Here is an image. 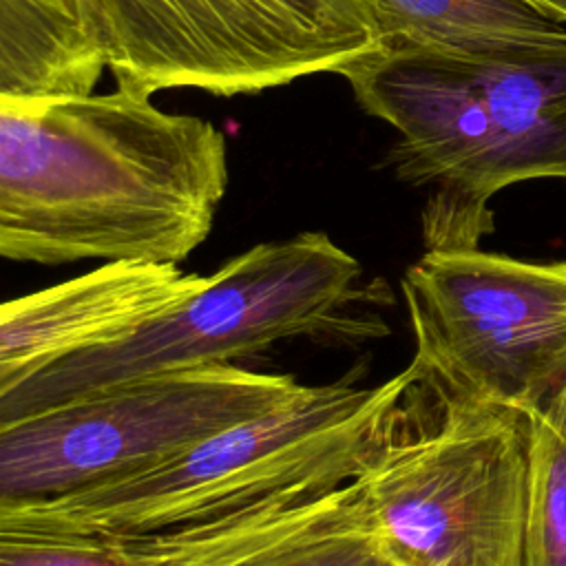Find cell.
Here are the masks:
<instances>
[{"label": "cell", "instance_id": "5bb4252c", "mask_svg": "<svg viewBox=\"0 0 566 566\" xmlns=\"http://www.w3.org/2000/svg\"><path fill=\"white\" fill-rule=\"evenodd\" d=\"M0 566H113V551L106 535L0 531Z\"/></svg>", "mask_w": 566, "mask_h": 566}, {"label": "cell", "instance_id": "52a82bcc", "mask_svg": "<svg viewBox=\"0 0 566 566\" xmlns=\"http://www.w3.org/2000/svg\"><path fill=\"white\" fill-rule=\"evenodd\" d=\"M400 285L413 363L449 396L528 411L566 360V261L436 248Z\"/></svg>", "mask_w": 566, "mask_h": 566}, {"label": "cell", "instance_id": "277c9868", "mask_svg": "<svg viewBox=\"0 0 566 566\" xmlns=\"http://www.w3.org/2000/svg\"><path fill=\"white\" fill-rule=\"evenodd\" d=\"M416 365V363H413ZM531 416L416 378L358 475L396 566H524Z\"/></svg>", "mask_w": 566, "mask_h": 566}, {"label": "cell", "instance_id": "8fae6325", "mask_svg": "<svg viewBox=\"0 0 566 566\" xmlns=\"http://www.w3.org/2000/svg\"><path fill=\"white\" fill-rule=\"evenodd\" d=\"M389 42L475 57H515L566 46V24L526 0H376Z\"/></svg>", "mask_w": 566, "mask_h": 566}, {"label": "cell", "instance_id": "30bf717a", "mask_svg": "<svg viewBox=\"0 0 566 566\" xmlns=\"http://www.w3.org/2000/svg\"><path fill=\"white\" fill-rule=\"evenodd\" d=\"M104 69L82 0H0V97L88 95Z\"/></svg>", "mask_w": 566, "mask_h": 566}, {"label": "cell", "instance_id": "7c38bea8", "mask_svg": "<svg viewBox=\"0 0 566 566\" xmlns=\"http://www.w3.org/2000/svg\"><path fill=\"white\" fill-rule=\"evenodd\" d=\"M226 566H396L385 553L360 497L358 478L340 486L301 526Z\"/></svg>", "mask_w": 566, "mask_h": 566}, {"label": "cell", "instance_id": "6da1fadb", "mask_svg": "<svg viewBox=\"0 0 566 566\" xmlns=\"http://www.w3.org/2000/svg\"><path fill=\"white\" fill-rule=\"evenodd\" d=\"M228 144L153 93L0 97V254L181 263L214 226Z\"/></svg>", "mask_w": 566, "mask_h": 566}, {"label": "cell", "instance_id": "5b68a950", "mask_svg": "<svg viewBox=\"0 0 566 566\" xmlns=\"http://www.w3.org/2000/svg\"><path fill=\"white\" fill-rule=\"evenodd\" d=\"M115 86L250 95L389 44L376 0H82Z\"/></svg>", "mask_w": 566, "mask_h": 566}, {"label": "cell", "instance_id": "2e32d148", "mask_svg": "<svg viewBox=\"0 0 566 566\" xmlns=\"http://www.w3.org/2000/svg\"><path fill=\"white\" fill-rule=\"evenodd\" d=\"M526 2L533 4L537 11L546 13L548 18L566 24V0H526Z\"/></svg>", "mask_w": 566, "mask_h": 566}, {"label": "cell", "instance_id": "9c48e42d", "mask_svg": "<svg viewBox=\"0 0 566 566\" xmlns=\"http://www.w3.org/2000/svg\"><path fill=\"white\" fill-rule=\"evenodd\" d=\"M460 55L489 137L491 197L528 179H566V46L515 57Z\"/></svg>", "mask_w": 566, "mask_h": 566}, {"label": "cell", "instance_id": "ba28073f", "mask_svg": "<svg viewBox=\"0 0 566 566\" xmlns=\"http://www.w3.org/2000/svg\"><path fill=\"white\" fill-rule=\"evenodd\" d=\"M208 274L177 263L108 261L0 307V391L88 349L133 334L188 298Z\"/></svg>", "mask_w": 566, "mask_h": 566}, {"label": "cell", "instance_id": "8992f818", "mask_svg": "<svg viewBox=\"0 0 566 566\" xmlns=\"http://www.w3.org/2000/svg\"><path fill=\"white\" fill-rule=\"evenodd\" d=\"M305 385L230 363L130 378L0 424V506L55 500L155 469L272 411Z\"/></svg>", "mask_w": 566, "mask_h": 566}, {"label": "cell", "instance_id": "9a60e30c", "mask_svg": "<svg viewBox=\"0 0 566 566\" xmlns=\"http://www.w3.org/2000/svg\"><path fill=\"white\" fill-rule=\"evenodd\" d=\"M528 413L539 416L566 442V360L559 365V369L546 382L542 394L535 398Z\"/></svg>", "mask_w": 566, "mask_h": 566}, {"label": "cell", "instance_id": "4fadbf2b", "mask_svg": "<svg viewBox=\"0 0 566 566\" xmlns=\"http://www.w3.org/2000/svg\"><path fill=\"white\" fill-rule=\"evenodd\" d=\"M531 416L524 566H566V442Z\"/></svg>", "mask_w": 566, "mask_h": 566}, {"label": "cell", "instance_id": "3957f363", "mask_svg": "<svg viewBox=\"0 0 566 566\" xmlns=\"http://www.w3.org/2000/svg\"><path fill=\"white\" fill-rule=\"evenodd\" d=\"M360 276L356 256L318 230L256 243L133 334L0 391V424L130 378L230 363L285 338L385 334L380 318L356 310Z\"/></svg>", "mask_w": 566, "mask_h": 566}, {"label": "cell", "instance_id": "7a4b0ae2", "mask_svg": "<svg viewBox=\"0 0 566 566\" xmlns=\"http://www.w3.org/2000/svg\"><path fill=\"white\" fill-rule=\"evenodd\" d=\"M413 378L411 363L376 387L305 385L281 407L133 478L0 506V531L142 535L212 522L279 497H325L365 471Z\"/></svg>", "mask_w": 566, "mask_h": 566}]
</instances>
